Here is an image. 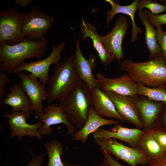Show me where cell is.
<instances>
[{"label":"cell","mask_w":166,"mask_h":166,"mask_svg":"<svg viewBox=\"0 0 166 166\" xmlns=\"http://www.w3.org/2000/svg\"><path fill=\"white\" fill-rule=\"evenodd\" d=\"M48 42L45 37L36 40L27 36L14 45L4 43L0 47V71L13 73L25 60L41 59L45 54Z\"/></svg>","instance_id":"cell-1"},{"label":"cell","mask_w":166,"mask_h":166,"mask_svg":"<svg viewBox=\"0 0 166 166\" xmlns=\"http://www.w3.org/2000/svg\"><path fill=\"white\" fill-rule=\"evenodd\" d=\"M119 68L137 84L148 87H164L166 84V64L162 56L141 62L126 59L120 63Z\"/></svg>","instance_id":"cell-2"},{"label":"cell","mask_w":166,"mask_h":166,"mask_svg":"<svg viewBox=\"0 0 166 166\" xmlns=\"http://www.w3.org/2000/svg\"><path fill=\"white\" fill-rule=\"evenodd\" d=\"M69 121L80 130L85 124L89 108L92 105L91 90L84 81L80 80L59 104Z\"/></svg>","instance_id":"cell-3"},{"label":"cell","mask_w":166,"mask_h":166,"mask_svg":"<svg viewBox=\"0 0 166 166\" xmlns=\"http://www.w3.org/2000/svg\"><path fill=\"white\" fill-rule=\"evenodd\" d=\"M74 56L71 55L65 61L56 65L53 75L49 76L46 101L50 103L65 97L73 89L79 78L74 64Z\"/></svg>","instance_id":"cell-4"},{"label":"cell","mask_w":166,"mask_h":166,"mask_svg":"<svg viewBox=\"0 0 166 166\" xmlns=\"http://www.w3.org/2000/svg\"><path fill=\"white\" fill-rule=\"evenodd\" d=\"M94 140L101 151H106L131 166L147 164L150 160L147 156L138 148L126 146L116 139L97 138Z\"/></svg>","instance_id":"cell-5"},{"label":"cell","mask_w":166,"mask_h":166,"mask_svg":"<svg viewBox=\"0 0 166 166\" xmlns=\"http://www.w3.org/2000/svg\"><path fill=\"white\" fill-rule=\"evenodd\" d=\"M24 15L16 8L0 11V46L17 44L25 37L22 30Z\"/></svg>","instance_id":"cell-6"},{"label":"cell","mask_w":166,"mask_h":166,"mask_svg":"<svg viewBox=\"0 0 166 166\" xmlns=\"http://www.w3.org/2000/svg\"><path fill=\"white\" fill-rule=\"evenodd\" d=\"M54 22V17L46 14L38 7H33L24 13L22 30L24 36L36 40L45 36Z\"/></svg>","instance_id":"cell-7"},{"label":"cell","mask_w":166,"mask_h":166,"mask_svg":"<svg viewBox=\"0 0 166 166\" xmlns=\"http://www.w3.org/2000/svg\"><path fill=\"white\" fill-rule=\"evenodd\" d=\"M65 45L62 42L57 46H52L50 54L46 58L31 62H23L15 69L13 73H18L23 71L30 72L33 75L38 78L40 82L44 84L47 83L49 76V68L52 64L57 65L60 62L61 53Z\"/></svg>","instance_id":"cell-8"},{"label":"cell","mask_w":166,"mask_h":166,"mask_svg":"<svg viewBox=\"0 0 166 166\" xmlns=\"http://www.w3.org/2000/svg\"><path fill=\"white\" fill-rule=\"evenodd\" d=\"M129 24L128 18L124 15L117 18L114 27L109 33L99 37L104 47L118 63L124 57L122 44Z\"/></svg>","instance_id":"cell-9"},{"label":"cell","mask_w":166,"mask_h":166,"mask_svg":"<svg viewBox=\"0 0 166 166\" xmlns=\"http://www.w3.org/2000/svg\"><path fill=\"white\" fill-rule=\"evenodd\" d=\"M3 117L8 122L11 131L10 138L18 136V140L22 139L23 136L35 137L39 140L42 139L39 130L42 122H38L33 124H30L26 121L31 115L30 111L16 112L11 113L4 112L2 113Z\"/></svg>","instance_id":"cell-10"},{"label":"cell","mask_w":166,"mask_h":166,"mask_svg":"<svg viewBox=\"0 0 166 166\" xmlns=\"http://www.w3.org/2000/svg\"><path fill=\"white\" fill-rule=\"evenodd\" d=\"M44 110L43 113H35L37 117L42 122L39 130L41 135H51L53 131L51 126L60 124H63L66 126L68 135L72 136L75 133V125L69 121L67 115L59 104H50Z\"/></svg>","instance_id":"cell-11"},{"label":"cell","mask_w":166,"mask_h":166,"mask_svg":"<svg viewBox=\"0 0 166 166\" xmlns=\"http://www.w3.org/2000/svg\"><path fill=\"white\" fill-rule=\"evenodd\" d=\"M20 83L31 102V111L43 113V102L46 99L45 84L41 83L39 79L31 74L22 71L18 74Z\"/></svg>","instance_id":"cell-12"},{"label":"cell","mask_w":166,"mask_h":166,"mask_svg":"<svg viewBox=\"0 0 166 166\" xmlns=\"http://www.w3.org/2000/svg\"><path fill=\"white\" fill-rule=\"evenodd\" d=\"M75 41L76 49L74 64L79 78L86 83L90 90L95 88H100L98 80L94 77L92 72V70L96 66L95 61L97 56L92 54L89 55V59H86L81 50L79 38L77 40L75 38Z\"/></svg>","instance_id":"cell-13"},{"label":"cell","mask_w":166,"mask_h":166,"mask_svg":"<svg viewBox=\"0 0 166 166\" xmlns=\"http://www.w3.org/2000/svg\"><path fill=\"white\" fill-rule=\"evenodd\" d=\"M97 78L99 81L101 89L104 91L112 92L130 97L137 95V84L127 73L112 78L99 73Z\"/></svg>","instance_id":"cell-14"},{"label":"cell","mask_w":166,"mask_h":166,"mask_svg":"<svg viewBox=\"0 0 166 166\" xmlns=\"http://www.w3.org/2000/svg\"><path fill=\"white\" fill-rule=\"evenodd\" d=\"M104 92L113 101L117 112L125 121L137 128H143L139 113L131 97L110 91Z\"/></svg>","instance_id":"cell-15"},{"label":"cell","mask_w":166,"mask_h":166,"mask_svg":"<svg viewBox=\"0 0 166 166\" xmlns=\"http://www.w3.org/2000/svg\"><path fill=\"white\" fill-rule=\"evenodd\" d=\"M109 130L99 128L92 134L94 139L97 138H114L124 141L132 147L136 148L144 130L136 128H129L124 127L120 124L114 125Z\"/></svg>","instance_id":"cell-16"},{"label":"cell","mask_w":166,"mask_h":166,"mask_svg":"<svg viewBox=\"0 0 166 166\" xmlns=\"http://www.w3.org/2000/svg\"><path fill=\"white\" fill-rule=\"evenodd\" d=\"M92 97V106L99 116L117 120L121 122L125 121L117 112L114 105L106 93L100 87L90 89Z\"/></svg>","instance_id":"cell-17"},{"label":"cell","mask_w":166,"mask_h":166,"mask_svg":"<svg viewBox=\"0 0 166 166\" xmlns=\"http://www.w3.org/2000/svg\"><path fill=\"white\" fill-rule=\"evenodd\" d=\"M109 3L112 8L108 10L105 14L106 18V27H108L115 15L121 13L128 15L131 19L132 23V32L131 42L133 43L137 40V35L143 32L136 24L135 20V13L137 11V0L134 1L128 5L122 6L118 3V0H106Z\"/></svg>","instance_id":"cell-18"},{"label":"cell","mask_w":166,"mask_h":166,"mask_svg":"<svg viewBox=\"0 0 166 166\" xmlns=\"http://www.w3.org/2000/svg\"><path fill=\"white\" fill-rule=\"evenodd\" d=\"M121 123V121L117 120L107 119L100 116L94 111L91 106L89 109L88 117L85 124L72 136V137L73 140L81 141L83 144H85L89 135L96 131L101 126L109 124L115 125Z\"/></svg>","instance_id":"cell-19"},{"label":"cell","mask_w":166,"mask_h":166,"mask_svg":"<svg viewBox=\"0 0 166 166\" xmlns=\"http://www.w3.org/2000/svg\"><path fill=\"white\" fill-rule=\"evenodd\" d=\"M131 97L139 113L144 130L151 129L160 114L163 103L151 101L147 98L137 99Z\"/></svg>","instance_id":"cell-20"},{"label":"cell","mask_w":166,"mask_h":166,"mask_svg":"<svg viewBox=\"0 0 166 166\" xmlns=\"http://www.w3.org/2000/svg\"><path fill=\"white\" fill-rule=\"evenodd\" d=\"M1 104L7 105L12 108V113L31 111V102L20 82L10 86Z\"/></svg>","instance_id":"cell-21"},{"label":"cell","mask_w":166,"mask_h":166,"mask_svg":"<svg viewBox=\"0 0 166 166\" xmlns=\"http://www.w3.org/2000/svg\"><path fill=\"white\" fill-rule=\"evenodd\" d=\"M81 38L85 40L89 38L91 39L93 46L98 54L102 63L107 66L114 62L115 59L106 49L100 39L97 28L90 22H86L82 16V22L80 26Z\"/></svg>","instance_id":"cell-22"},{"label":"cell","mask_w":166,"mask_h":166,"mask_svg":"<svg viewBox=\"0 0 166 166\" xmlns=\"http://www.w3.org/2000/svg\"><path fill=\"white\" fill-rule=\"evenodd\" d=\"M144 131L139 139L136 148L144 152L150 160L162 156L166 152V149L158 142L149 130Z\"/></svg>","instance_id":"cell-23"},{"label":"cell","mask_w":166,"mask_h":166,"mask_svg":"<svg viewBox=\"0 0 166 166\" xmlns=\"http://www.w3.org/2000/svg\"><path fill=\"white\" fill-rule=\"evenodd\" d=\"M138 14L145 29L144 39L147 48L150 53L149 60L162 56L160 46L157 43L156 30L154 26L148 20L143 9L138 10Z\"/></svg>","instance_id":"cell-24"},{"label":"cell","mask_w":166,"mask_h":166,"mask_svg":"<svg viewBox=\"0 0 166 166\" xmlns=\"http://www.w3.org/2000/svg\"><path fill=\"white\" fill-rule=\"evenodd\" d=\"M44 145L48 156L47 166H65L61 159L64 150L62 144L58 140H52L45 143Z\"/></svg>","instance_id":"cell-25"},{"label":"cell","mask_w":166,"mask_h":166,"mask_svg":"<svg viewBox=\"0 0 166 166\" xmlns=\"http://www.w3.org/2000/svg\"><path fill=\"white\" fill-rule=\"evenodd\" d=\"M137 95L145 96L150 101H160L166 105V91L164 87L150 88L137 84Z\"/></svg>","instance_id":"cell-26"},{"label":"cell","mask_w":166,"mask_h":166,"mask_svg":"<svg viewBox=\"0 0 166 166\" xmlns=\"http://www.w3.org/2000/svg\"><path fill=\"white\" fill-rule=\"evenodd\" d=\"M146 8L154 14L166 12V4H161L151 0H137V11Z\"/></svg>","instance_id":"cell-27"},{"label":"cell","mask_w":166,"mask_h":166,"mask_svg":"<svg viewBox=\"0 0 166 166\" xmlns=\"http://www.w3.org/2000/svg\"><path fill=\"white\" fill-rule=\"evenodd\" d=\"M144 14L148 21L156 27L166 24V13L156 15L152 13L148 9L144 11Z\"/></svg>","instance_id":"cell-28"},{"label":"cell","mask_w":166,"mask_h":166,"mask_svg":"<svg viewBox=\"0 0 166 166\" xmlns=\"http://www.w3.org/2000/svg\"><path fill=\"white\" fill-rule=\"evenodd\" d=\"M156 27V37L158 41L161 55L166 64V31L163 30L162 26Z\"/></svg>","instance_id":"cell-29"},{"label":"cell","mask_w":166,"mask_h":166,"mask_svg":"<svg viewBox=\"0 0 166 166\" xmlns=\"http://www.w3.org/2000/svg\"><path fill=\"white\" fill-rule=\"evenodd\" d=\"M149 130L158 142L166 149V133L162 129L153 127Z\"/></svg>","instance_id":"cell-30"},{"label":"cell","mask_w":166,"mask_h":166,"mask_svg":"<svg viewBox=\"0 0 166 166\" xmlns=\"http://www.w3.org/2000/svg\"><path fill=\"white\" fill-rule=\"evenodd\" d=\"M11 80L4 72L0 71V100H3L6 94V85L10 83Z\"/></svg>","instance_id":"cell-31"},{"label":"cell","mask_w":166,"mask_h":166,"mask_svg":"<svg viewBox=\"0 0 166 166\" xmlns=\"http://www.w3.org/2000/svg\"><path fill=\"white\" fill-rule=\"evenodd\" d=\"M30 152L32 156V160L27 164L23 166H41L43 163L45 154H40L36 156L34 153L31 151Z\"/></svg>","instance_id":"cell-32"},{"label":"cell","mask_w":166,"mask_h":166,"mask_svg":"<svg viewBox=\"0 0 166 166\" xmlns=\"http://www.w3.org/2000/svg\"><path fill=\"white\" fill-rule=\"evenodd\" d=\"M104 160L106 161L110 166H124L115 160L111 154L105 150H101Z\"/></svg>","instance_id":"cell-33"},{"label":"cell","mask_w":166,"mask_h":166,"mask_svg":"<svg viewBox=\"0 0 166 166\" xmlns=\"http://www.w3.org/2000/svg\"><path fill=\"white\" fill-rule=\"evenodd\" d=\"M147 166H166V152L161 157L149 160Z\"/></svg>","instance_id":"cell-34"},{"label":"cell","mask_w":166,"mask_h":166,"mask_svg":"<svg viewBox=\"0 0 166 166\" xmlns=\"http://www.w3.org/2000/svg\"><path fill=\"white\" fill-rule=\"evenodd\" d=\"M33 2L32 0H16L15 4V5H18L22 8H25Z\"/></svg>","instance_id":"cell-35"},{"label":"cell","mask_w":166,"mask_h":166,"mask_svg":"<svg viewBox=\"0 0 166 166\" xmlns=\"http://www.w3.org/2000/svg\"><path fill=\"white\" fill-rule=\"evenodd\" d=\"M163 120L165 128V130H164L166 133V111L164 113L163 117Z\"/></svg>","instance_id":"cell-36"},{"label":"cell","mask_w":166,"mask_h":166,"mask_svg":"<svg viewBox=\"0 0 166 166\" xmlns=\"http://www.w3.org/2000/svg\"><path fill=\"white\" fill-rule=\"evenodd\" d=\"M64 163L65 166H79V165L72 164L65 161H64Z\"/></svg>","instance_id":"cell-37"},{"label":"cell","mask_w":166,"mask_h":166,"mask_svg":"<svg viewBox=\"0 0 166 166\" xmlns=\"http://www.w3.org/2000/svg\"><path fill=\"white\" fill-rule=\"evenodd\" d=\"M79 166H84L81 165H79ZM98 166H110L106 160H104L103 162L100 165Z\"/></svg>","instance_id":"cell-38"},{"label":"cell","mask_w":166,"mask_h":166,"mask_svg":"<svg viewBox=\"0 0 166 166\" xmlns=\"http://www.w3.org/2000/svg\"><path fill=\"white\" fill-rule=\"evenodd\" d=\"M164 89L166 91V86L165 85L164 87Z\"/></svg>","instance_id":"cell-39"},{"label":"cell","mask_w":166,"mask_h":166,"mask_svg":"<svg viewBox=\"0 0 166 166\" xmlns=\"http://www.w3.org/2000/svg\"><path fill=\"white\" fill-rule=\"evenodd\" d=\"M165 85H166V84H165Z\"/></svg>","instance_id":"cell-40"}]
</instances>
